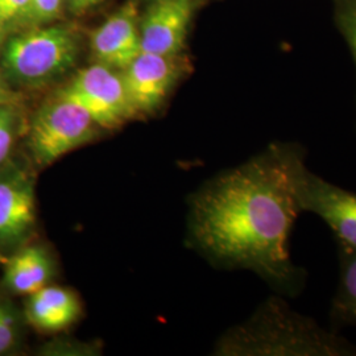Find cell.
Instances as JSON below:
<instances>
[{"label": "cell", "instance_id": "obj_6", "mask_svg": "<svg viewBox=\"0 0 356 356\" xmlns=\"http://www.w3.org/2000/svg\"><path fill=\"white\" fill-rule=\"evenodd\" d=\"M58 92L85 108L102 129L120 127L136 116L122 72L99 63L81 69Z\"/></svg>", "mask_w": 356, "mask_h": 356}, {"label": "cell", "instance_id": "obj_7", "mask_svg": "<svg viewBox=\"0 0 356 356\" xmlns=\"http://www.w3.org/2000/svg\"><path fill=\"white\" fill-rule=\"evenodd\" d=\"M296 197L301 213L318 216L338 244L356 250V193L319 177L304 161L296 173Z\"/></svg>", "mask_w": 356, "mask_h": 356}, {"label": "cell", "instance_id": "obj_10", "mask_svg": "<svg viewBox=\"0 0 356 356\" xmlns=\"http://www.w3.org/2000/svg\"><path fill=\"white\" fill-rule=\"evenodd\" d=\"M97 63L123 70L141 53L140 19L135 1H128L91 36Z\"/></svg>", "mask_w": 356, "mask_h": 356}, {"label": "cell", "instance_id": "obj_15", "mask_svg": "<svg viewBox=\"0 0 356 356\" xmlns=\"http://www.w3.org/2000/svg\"><path fill=\"white\" fill-rule=\"evenodd\" d=\"M19 104L0 106V168L13 159L17 143L26 136L28 123Z\"/></svg>", "mask_w": 356, "mask_h": 356}, {"label": "cell", "instance_id": "obj_9", "mask_svg": "<svg viewBox=\"0 0 356 356\" xmlns=\"http://www.w3.org/2000/svg\"><path fill=\"white\" fill-rule=\"evenodd\" d=\"M194 10L195 0H156L140 20L141 51L178 56Z\"/></svg>", "mask_w": 356, "mask_h": 356}, {"label": "cell", "instance_id": "obj_16", "mask_svg": "<svg viewBox=\"0 0 356 356\" xmlns=\"http://www.w3.org/2000/svg\"><path fill=\"white\" fill-rule=\"evenodd\" d=\"M32 0H0V31L28 22Z\"/></svg>", "mask_w": 356, "mask_h": 356}, {"label": "cell", "instance_id": "obj_1", "mask_svg": "<svg viewBox=\"0 0 356 356\" xmlns=\"http://www.w3.org/2000/svg\"><path fill=\"white\" fill-rule=\"evenodd\" d=\"M304 161L298 144L273 143L207 182L191 204L194 245L216 264L254 270L277 294L297 297L306 272L292 260L289 235L301 214L296 173Z\"/></svg>", "mask_w": 356, "mask_h": 356}, {"label": "cell", "instance_id": "obj_20", "mask_svg": "<svg viewBox=\"0 0 356 356\" xmlns=\"http://www.w3.org/2000/svg\"><path fill=\"white\" fill-rule=\"evenodd\" d=\"M102 1L103 0H66V3L70 6V8L74 13H83L85 10L91 8Z\"/></svg>", "mask_w": 356, "mask_h": 356}, {"label": "cell", "instance_id": "obj_4", "mask_svg": "<svg viewBox=\"0 0 356 356\" xmlns=\"http://www.w3.org/2000/svg\"><path fill=\"white\" fill-rule=\"evenodd\" d=\"M99 129L85 108L57 92L28 122L24 136L28 160L35 169L47 168L94 140Z\"/></svg>", "mask_w": 356, "mask_h": 356}, {"label": "cell", "instance_id": "obj_19", "mask_svg": "<svg viewBox=\"0 0 356 356\" xmlns=\"http://www.w3.org/2000/svg\"><path fill=\"white\" fill-rule=\"evenodd\" d=\"M13 103H20V95L13 90V85L0 69V106Z\"/></svg>", "mask_w": 356, "mask_h": 356}, {"label": "cell", "instance_id": "obj_2", "mask_svg": "<svg viewBox=\"0 0 356 356\" xmlns=\"http://www.w3.org/2000/svg\"><path fill=\"white\" fill-rule=\"evenodd\" d=\"M216 355L356 356V344L273 296L216 343Z\"/></svg>", "mask_w": 356, "mask_h": 356}, {"label": "cell", "instance_id": "obj_5", "mask_svg": "<svg viewBox=\"0 0 356 356\" xmlns=\"http://www.w3.org/2000/svg\"><path fill=\"white\" fill-rule=\"evenodd\" d=\"M35 166L13 159L0 168V264L33 241L38 227Z\"/></svg>", "mask_w": 356, "mask_h": 356}, {"label": "cell", "instance_id": "obj_13", "mask_svg": "<svg viewBox=\"0 0 356 356\" xmlns=\"http://www.w3.org/2000/svg\"><path fill=\"white\" fill-rule=\"evenodd\" d=\"M341 275L331 304V319L337 325H356V250L338 244Z\"/></svg>", "mask_w": 356, "mask_h": 356}, {"label": "cell", "instance_id": "obj_18", "mask_svg": "<svg viewBox=\"0 0 356 356\" xmlns=\"http://www.w3.org/2000/svg\"><path fill=\"white\" fill-rule=\"evenodd\" d=\"M342 26L356 64V3L344 10L342 15Z\"/></svg>", "mask_w": 356, "mask_h": 356}, {"label": "cell", "instance_id": "obj_14", "mask_svg": "<svg viewBox=\"0 0 356 356\" xmlns=\"http://www.w3.org/2000/svg\"><path fill=\"white\" fill-rule=\"evenodd\" d=\"M26 325L24 313L15 305L11 294L0 286V355L19 350Z\"/></svg>", "mask_w": 356, "mask_h": 356}, {"label": "cell", "instance_id": "obj_12", "mask_svg": "<svg viewBox=\"0 0 356 356\" xmlns=\"http://www.w3.org/2000/svg\"><path fill=\"white\" fill-rule=\"evenodd\" d=\"M81 304L74 292L63 286L47 285L26 296L24 318L26 325L40 332H58L76 323Z\"/></svg>", "mask_w": 356, "mask_h": 356}, {"label": "cell", "instance_id": "obj_11", "mask_svg": "<svg viewBox=\"0 0 356 356\" xmlns=\"http://www.w3.org/2000/svg\"><path fill=\"white\" fill-rule=\"evenodd\" d=\"M56 263L47 247L28 243L3 263L0 286L11 296H29L51 285Z\"/></svg>", "mask_w": 356, "mask_h": 356}, {"label": "cell", "instance_id": "obj_17", "mask_svg": "<svg viewBox=\"0 0 356 356\" xmlns=\"http://www.w3.org/2000/svg\"><path fill=\"white\" fill-rule=\"evenodd\" d=\"M66 0H32L28 22L33 24H47L57 19Z\"/></svg>", "mask_w": 356, "mask_h": 356}, {"label": "cell", "instance_id": "obj_3", "mask_svg": "<svg viewBox=\"0 0 356 356\" xmlns=\"http://www.w3.org/2000/svg\"><path fill=\"white\" fill-rule=\"evenodd\" d=\"M79 42L67 26H36L7 38L0 69L15 86L38 88L64 76L76 63Z\"/></svg>", "mask_w": 356, "mask_h": 356}, {"label": "cell", "instance_id": "obj_21", "mask_svg": "<svg viewBox=\"0 0 356 356\" xmlns=\"http://www.w3.org/2000/svg\"><path fill=\"white\" fill-rule=\"evenodd\" d=\"M4 44V33L0 31V51H1V47Z\"/></svg>", "mask_w": 356, "mask_h": 356}, {"label": "cell", "instance_id": "obj_8", "mask_svg": "<svg viewBox=\"0 0 356 356\" xmlns=\"http://www.w3.org/2000/svg\"><path fill=\"white\" fill-rule=\"evenodd\" d=\"M184 73L178 56L140 54L122 70L128 98L136 115L151 114L175 88Z\"/></svg>", "mask_w": 356, "mask_h": 356}]
</instances>
